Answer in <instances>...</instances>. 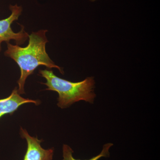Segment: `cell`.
<instances>
[{"label":"cell","mask_w":160,"mask_h":160,"mask_svg":"<svg viewBox=\"0 0 160 160\" xmlns=\"http://www.w3.org/2000/svg\"><path fill=\"white\" fill-rule=\"evenodd\" d=\"M47 31L43 29L32 32L29 35V44L25 47L7 43V49L5 55L14 60L21 71V76L18 81V91L20 94L25 93L24 86L27 78L32 74L39 66H44L49 69L56 68L64 74L62 68L55 65L46 52V46L48 41L46 33Z\"/></svg>","instance_id":"obj_1"},{"label":"cell","mask_w":160,"mask_h":160,"mask_svg":"<svg viewBox=\"0 0 160 160\" xmlns=\"http://www.w3.org/2000/svg\"><path fill=\"white\" fill-rule=\"evenodd\" d=\"M29 103L38 105L40 104V102L22 97L18 93L17 87H16L8 97L0 99V119L5 115L13 114L20 106Z\"/></svg>","instance_id":"obj_5"},{"label":"cell","mask_w":160,"mask_h":160,"mask_svg":"<svg viewBox=\"0 0 160 160\" xmlns=\"http://www.w3.org/2000/svg\"><path fill=\"white\" fill-rule=\"evenodd\" d=\"M9 9L11 14L9 17L0 20V52L2 51L1 44L3 42H9L11 40H14L17 45L19 46L24 44L28 39L29 34L24 30V27L22 26L20 32H15L12 29V24L14 21L18 20L22 12V6L17 4L10 5Z\"/></svg>","instance_id":"obj_3"},{"label":"cell","mask_w":160,"mask_h":160,"mask_svg":"<svg viewBox=\"0 0 160 160\" xmlns=\"http://www.w3.org/2000/svg\"><path fill=\"white\" fill-rule=\"evenodd\" d=\"M39 73L46 80V83H42L47 86L46 90L58 92V106L60 108H67L80 101L90 103L94 102L96 94L93 78H87L81 82H73L58 77L52 70H39Z\"/></svg>","instance_id":"obj_2"},{"label":"cell","mask_w":160,"mask_h":160,"mask_svg":"<svg viewBox=\"0 0 160 160\" xmlns=\"http://www.w3.org/2000/svg\"><path fill=\"white\" fill-rule=\"evenodd\" d=\"M91 2H95V1H97V0H90Z\"/></svg>","instance_id":"obj_7"},{"label":"cell","mask_w":160,"mask_h":160,"mask_svg":"<svg viewBox=\"0 0 160 160\" xmlns=\"http://www.w3.org/2000/svg\"><path fill=\"white\" fill-rule=\"evenodd\" d=\"M113 144L109 143L105 144L103 147L102 152L96 156L93 157L91 158L88 160H98L101 158L109 157V149ZM73 151L70 146L67 145H63L62 147L63 159L62 160H82L77 159L73 156Z\"/></svg>","instance_id":"obj_6"},{"label":"cell","mask_w":160,"mask_h":160,"mask_svg":"<svg viewBox=\"0 0 160 160\" xmlns=\"http://www.w3.org/2000/svg\"><path fill=\"white\" fill-rule=\"evenodd\" d=\"M20 133L23 139L26 140L27 148L23 160H52L54 149H44L41 146L42 140L32 137L26 129L21 128Z\"/></svg>","instance_id":"obj_4"}]
</instances>
